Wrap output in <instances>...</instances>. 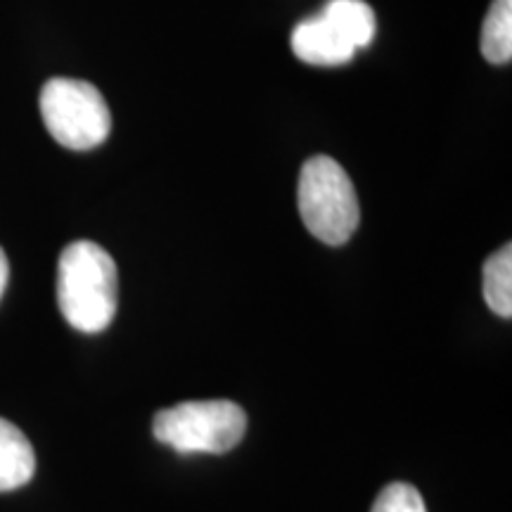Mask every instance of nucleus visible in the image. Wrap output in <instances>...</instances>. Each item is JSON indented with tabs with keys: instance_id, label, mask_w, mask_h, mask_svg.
Returning <instances> with one entry per match:
<instances>
[{
	"instance_id": "obj_1",
	"label": "nucleus",
	"mask_w": 512,
	"mask_h": 512,
	"mask_svg": "<svg viewBox=\"0 0 512 512\" xmlns=\"http://www.w3.org/2000/svg\"><path fill=\"white\" fill-rule=\"evenodd\" d=\"M57 304L74 330L95 335L110 328L119 306V273L110 252L91 240L64 247L57 266Z\"/></svg>"
},
{
	"instance_id": "obj_2",
	"label": "nucleus",
	"mask_w": 512,
	"mask_h": 512,
	"mask_svg": "<svg viewBox=\"0 0 512 512\" xmlns=\"http://www.w3.org/2000/svg\"><path fill=\"white\" fill-rule=\"evenodd\" d=\"M297 202L306 230L325 245H344L361 221L354 183L332 157H311L302 166Z\"/></svg>"
},
{
	"instance_id": "obj_3",
	"label": "nucleus",
	"mask_w": 512,
	"mask_h": 512,
	"mask_svg": "<svg viewBox=\"0 0 512 512\" xmlns=\"http://www.w3.org/2000/svg\"><path fill=\"white\" fill-rule=\"evenodd\" d=\"M247 430V413L238 403L185 401L155 415L152 432L159 444L178 453H228L240 444Z\"/></svg>"
},
{
	"instance_id": "obj_4",
	"label": "nucleus",
	"mask_w": 512,
	"mask_h": 512,
	"mask_svg": "<svg viewBox=\"0 0 512 512\" xmlns=\"http://www.w3.org/2000/svg\"><path fill=\"white\" fill-rule=\"evenodd\" d=\"M41 117L50 136L67 150H93L112 128L102 93L79 79H50L41 91Z\"/></svg>"
},
{
	"instance_id": "obj_5",
	"label": "nucleus",
	"mask_w": 512,
	"mask_h": 512,
	"mask_svg": "<svg viewBox=\"0 0 512 512\" xmlns=\"http://www.w3.org/2000/svg\"><path fill=\"white\" fill-rule=\"evenodd\" d=\"M292 50L299 60L316 67H339L354 60L356 48L323 15L299 22L292 31Z\"/></svg>"
},
{
	"instance_id": "obj_6",
	"label": "nucleus",
	"mask_w": 512,
	"mask_h": 512,
	"mask_svg": "<svg viewBox=\"0 0 512 512\" xmlns=\"http://www.w3.org/2000/svg\"><path fill=\"white\" fill-rule=\"evenodd\" d=\"M36 470L31 441L19 427L0 418V491H15L29 484Z\"/></svg>"
},
{
	"instance_id": "obj_7",
	"label": "nucleus",
	"mask_w": 512,
	"mask_h": 512,
	"mask_svg": "<svg viewBox=\"0 0 512 512\" xmlns=\"http://www.w3.org/2000/svg\"><path fill=\"white\" fill-rule=\"evenodd\" d=\"M320 15L328 19L356 50L373 43L375 12L363 0H330Z\"/></svg>"
},
{
	"instance_id": "obj_8",
	"label": "nucleus",
	"mask_w": 512,
	"mask_h": 512,
	"mask_svg": "<svg viewBox=\"0 0 512 512\" xmlns=\"http://www.w3.org/2000/svg\"><path fill=\"white\" fill-rule=\"evenodd\" d=\"M482 292L489 309L501 318L512 316V247L503 245L484 261Z\"/></svg>"
},
{
	"instance_id": "obj_9",
	"label": "nucleus",
	"mask_w": 512,
	"mask_h": 512,
	"mask_svg": "<svg viewBox=\"0 0 512 512\" xmlns=\"http://www.w3.org/2000/svg\"><path fill=\"white\" fill-rule=\"evenodd\" d=\"M482 55L491 64L512 60V0H494L482 24Z\"/></svg>"
},
{
	"instance_id": "obj_10",
	"label": "nucleus",
	"mask_w": 512,
	"mask_h": 512,
	"mask_svg": "<svg viewBox=\"0 0 512 512\" xmlns=\"http://www.w3.org/2000/svg\"><path fill=\"white\" fill-rule=\"evenodd\" d=\"M370 512H427V508L420 491L413 484L396 482L384 486Z\"/></svg>"
},
{
	"instance_id": "obj_11",
	"label": "nucleus",
	"mask_w": 512,
	"mask_h": 512,
	"mask_svg": "<svg viewBox=\"0 0 512 512\" xmlns=\"http://www.w3.org/2000/svg\"><path fill=\"white\" fill-rule=\"evenodd\" d=\"M10 280V264H8V256H5L3 249H0V297L5 294V287H8Z\"/></svg>"
}]
</instances>
